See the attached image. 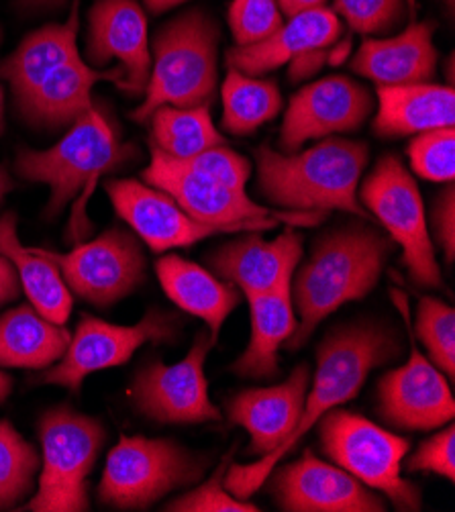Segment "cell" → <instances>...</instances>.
I'll list each match as a JSON object with an SVG mask.
<instances>
[{"label": "cell", "instance_id": "23", "mask_svg": "<svg viewBox=\"0 0 455 512\" xmlns=\"http://www.w3.org/2000/svg\"><path fill=\"white\" fill-rule=\"evenodd\" d=\"M290 282L286 280L276 288L260 294H249L251 335L245 351L231 366L239 378L270 380L278 376V351L294 333L298 321L292 309Z\"/></svg>", "mask_w": 455, "mask_h": 512}, {"label": "cell", "instance_id": "31", "mask_svg": "<svg viewBox=\"0 0 455 512\" xmlns=\"http://www.w3.org/2000/svg\"><path fill=\"white\" fill-rule=\"evenodd\" d=\"M221 96L223 127L233 135L254 133L282 111V94L272 80L247 76L235 68H229Z\"/></svg>", "mask_w": 455, "mask_h": 512}, {"label": "cell", "instance_id": "19", "mask_svg": "<svg viewBox=\"0 0 455 512\" xmlns=\"http://www.w3.org/2000/svg\"><path fill=\"white\" fill-rule=\"evenodd\" d=\"M309 376L307 366H298L278 386L243 390L225 400L229 423L251 437V455H268L294 431L305 408Z\"/></svg>", "mask_w": 455, "mask_h": 512}, {"label": "cell", "instance_id": "46", "mask_svg": "<svg viewBox=\"0 0 455 512\" xmlns=\"http://www.w3.org/2000/svg\"><path fill=\"white\" fill-rule=\"evenodd\" d=\"M11 386H13L11 376H7L3 370H0V402H3V400L9 396Z\"/></svg>", "mask_w": 455, "mask_h": 512}, {"label": "cell", "instance_id": "13", "mask_svg": "<svg viewBox=\"0 0 455 512\" xmlns=\"http://www.w3.org/2000/svg\"><path fill=\"white\" fill-rule=\"evenodd\" d=\"M207 333H198L184 360L174 366L151 362L133 384L131 396L139 411L158 423L194 425L221 421V411L209 398L205 376L207 353L213 347Z\"/></svg>", "mask_w": 455, "mask_h": 512}, {"label": "cell", "instance_id": "35", "mask_svg": "<svg viewBox=\"0 0 455 512\" xmlns=\"http://www.w3.org/2000/svg\"><path fill=\"white\" fill-rule=\"evenodd\" d=\"M284 23L278 0H233L229 27L237 47L256 45L274 35Z\"/></svg>", "mask_w": 455, "mask_h": 512}, {"label": "cell", "instance_id": "36", "mask_svg": "<svg viewBox=\"0 0 455 512\" xmlns=\"http://www.w3.org/2000/svg\"><path fill=\"white\" fill-rule=\"evenodd\" d=\"M233 459V451L223 457V462L215 470L209 482L198 486L196 490L172 500L166 504V510L172 512H258L260 508L247 500L235 498L225 488V474Z\"/></svg>", "mask_w": 455, "mask_h": 512}, {"label": "cell", "instance_id": "33", "mask_svg": "<svg viewBox=\"0 0 455 512\" xmlns=\"http://www.w3.org/2000/svg\"><path fill=\"white\" fill-rule=\"evenodd\" d=\"M417 335L427 347L435 368L449 380L455 376V313L445 302L425 296L419 302Z\"/></svg>", "mask_w": 455, "mask_h": 512}, {"label": "cell", "instance_id": "17", "mask_svg": "<svg viewBox=\"0 0 455 512\" xmlns=\"http://www.w3.org/2000/svg\"><path fill=\"white\" fill-rule=\"evenodd\" d=\"M88 60L96 68L119 62L125 72L117 84L123 92H145L151 54L147 19L135 0H96L88 15Z\"/></svg>", "mask_w": 455, "mask_h": 512}, {"label": "cell", "instance_id": "2", "mask_svg": "<svg viewBox=\"0 0 455 512\" xmlns=\"http://www.w3.org/2000/svg\"><path fill=\"white\" fill-rule=\"evenodd\" d=\"M258 192L274 207L298 213L345 211L368 219L358 188L368 145L325 137L305 151L284 153L268 145L256 151Z\"/></svg>", "mask_w": 455, "mask_h": 512}, {"label": "cell", "instance_id": "48", "mask_svg": "<svg viewBox=\"0 0 455 512\" xmlns=\"http://www.w3.org/2000/svg\"><path fill=\"white\" fill-rule=\"evenodd\" d=\"M5 127V94L3 88H0V131Z\"/></svg>", "mask_w": 455, "mask_h": 512}, {"label": "cell", "instance_id": "21", "mask_svg": "<svg viewBox=\"0 0 455 512\" xmlns=\"http://www.w3.org/2000/svg\"><path fill=\"white\" fill-rule=\"evenodd\" d=\"M339 37L341 19L331 9L319 7L288 17L274 35L256 45L229 49L227 64L247 76H264L302 54L335 45Z\"/></svg>", "mask_w": 455, "mask_h": 512}, {"label": "cell", "instance_id": "24", "mask_svg": "<svg viewBox=\"0 0 455 512\" xmlns=\"http://www.w3.org/2000/svg\"><path fill=\"white\" fill-rule=\"evenodd\" d=\"M123 68L94 70L78 56L49 74L37 90L19 105L21 115L41 127L72 125L80 115L92 109V88L96 82L123 80Z\"/></svg>", "mask_w": 455, "mask_h": 512}, {"label": "cell", "instance_id": "10", "mask_svg": "<svg viewBox=\"0 0 455 512\" xmlns=\"http://www.w3.org/2000/svg\"><path fill=\"white\" fill-rule=\"evenodd\" d=\"M358 200L374 213L392 243L400 245L409 278L423 288H441V272L427 231L421 192L400 160L384 156L358 188Z\"/></svg>", "mask_w": 455, "mask_h": 512}, {"label": "cell", "instance_id": "18", "mask_svg": "<svg viewBox=\"0 0 455 512\" xmlns=\"http://www.w3.org/2000/svg\"><path fill=\"white\" fill-rule=\"evenodd\" d=\"M105 188L117 215L154 251L188 247L219 233H233L192 219L170 194L139 180H109Z\"/></svg>", "mask_w": 455, "mask_h": 512}, {"label": "cell", "instance_id": "30", "mask_svg": "<svg viewBox=\"0 0 455 512\" xmlns=\"http://www.w3.org/2000/svg\"><path fill=\"white\" fill-rule=\"evenodd\" d=\"M147 121H151V145L176 160H190L200 151L225 145L223 135L213 125L211 105L160 107Z\"/></svg>", "mask_w": 455, "mask_h": 512}, {"label": "cell", "instance_id": "41", "mask_svg": "<svg viewBox=\"0 0 455 512\" xmlns=\"http://www.w3.org/2000/svg\"><path fill=\"white\" fill-rule=\"evenodd\" d=\"M337 43L331 45V47H325V49H315V51H309V54H302L298 56L296 60H292L288 66V76L290 80L294 82H300V80H307L311 78L313 74H317L327 62H335V54H337Z\"/></svg>", "mask_w": 455, "mask_h": 512}, {"label": "cell", "instance_id": "9", "mask_svg": "<svg viewBox=\"0 0 455 512\" xmlns=\"http://www.w3.org/2000/svg\"><path fill=\"white\" fill-rule=\"evenodd\" d=\"M207 462L170 439L121 437L107 457L98 498L121 510H143L196 482Z\"/></svg>", "mask_w": 455, "mask_h": 512}, {"label": "cell", "instance_id": "47", "mask_svg": "<svg viewBox=\"0 0 455 512\" xmlns=\"http://www.w3.org/2000/svg\"><path fill=\"white\" fill-rule=\"evenodd\" d=\"M64 0H21L23 7H58Z\"/></svg>", "mask_w": 455, "mask_h": 512}, {"label": "cell", "instance_id": "45", "mask_svg": "<svg viewBox=\"0 0 455 512\" xmlns=\"http://www.w3.org/2000/svg\"><path fill=\"white\" fill-rule=\"evenodd\" d=\"M13 190V180L11 176L7 174V170L0 168V202H3V198Z\"/></svg>", "mask_w": 455, "mask_h": 512}, {"label": "cell", "instance_id": "34", "mask_svg": "<svg viewBox=\"0 0 455 512\" xmlns=\"http://www.w3.org/2000/svg\"><path fill=\"white\" fill-rule=\"evenodd\" d=\"M409 160L413 170L431 182H453L455 178V131L439 127L415 135L409 143Z\"/></svg>", "mask_w": 455, "mask_h": 512}, {"label": "cell", "instance_id": "14", "mask_svg": "<svg viewBox=\"0 0 455 512\" xmlns=\"http://www.w3.org/2000/svg\"><path fill=\"white\" fill-rule=\"evenodd\" d=\"M39 251L60 268L74 294L96 306H109L125 298L145 278L141 247L123 229H109L68 253Z\"/></svg>", "mask_w": 455, "mask_h": 512}, {"label": "cell", "instance_id": "27", "mask_svg": "<svg viewBox=\"0 0 455 512\" xmlns=\"http://www.w3.org/2000/svg\"><path fill=\"white\" fill-rule=\"evenodd\" d=\"M76 39L78 0H74L68 23L47 25L27 35L13 54L0 64V78L11 84L17 107L37 90L49 74L80 56Z\"/></svg>", "mask_w": 455, "mask_h": 512}, {"label": "cell", "instance_id": "40", "mask_svg": "<svg viewBox=\"0 0 455 512\" xmlns=\"http://www.w3.org/2000/svg\"><path fill=\"white\" fill-rule=\"evenodd\" d=\"M433 225H435L437 243L445 251L447 264H453L455 260V192L451 182L447 190L441 192L437 198V204L433 209Z\"/></svg>", "mask_w": 455, "mask_h": 512}, {"label": "cell", "instance_id": "37", "mask_svg": "<svg viewBox=\"0 0 455 512\" xmlns=\"http://www.w3.org/2000/svg\"><path fill=\"white\" fill-rule=\"evenodd\" d=\"M404 7L407 0H333V13L366 37L394 29L404 17Z\"/></svg>", "mask_w": 455, "mask_h": 512}, {"label": "cell", "instance_id": "20", "mask_svg": "<svg viewBox=\"0 0 455 512\" xmlns=\"http://www.w3.org/2000/svg\"><path fill=\"white\" fill-rule=\"evenodd\" d=\"M302 255V235L286 227L276 239L247 235L209 255L211 268L245 296L260 294L292 280Z\"/></svg>", "mask_w": 455, "mask_h": 512}, {"label": "cell", "instance_id": "6", "mask_svg": "<svg viewBox=\"0 0 455 512\" xmlns=\"http://www.w3.org/2000/svg\"><path fill=\"white\" fill-rule=\"evenodd\" d=\"M39 439L43 470L37 494L23 508L35 512L88 510L86 480L105 445V425L70 406H58L41 417Z\"/></svg>", "mask_w": 455, "mask_h": 512}, {"label": "cell", "instance_id": "38", "mask_svg": "<svg viewBox=\"0 0 455 512\" xmlns=\"http://www.w3.org/2000/svg\"><path fill=\"white\" fill-rule=\"evenodd\" d=\"M180 162L188 164L190 168L207 174V176L215 178L217 182H221L233 190H239V192H245V184H247V178L251 172L249 162L243 156H239V153H235L233 149H227L225 145L205 149V151H200L198 156H194L190 160H180Z\"/></svg>", "mask_w": 455, "mask_h": 512}, {"label": "cell", "instance_id": "22", "mask_svg": "<svg viewBox=\"0 0 455 512\" xmlns=\"http://www.w3.org/2000/svg\"><path fill=\"white\" fill-rule=\"evenodd\" d=\"M433 33V23H411L394 37H366L351 68L378 86L429 82L437 68Z\"/></svg>", "mask_w": 455, "mask_h": 512}, {"label": "cell", "instance_id": "43", "mask_svg": "<svg viewBox=\"0 0 455 512\" xmlns=\"http://www.w3.org/2000/svg\"><path fill=\"white\" fill-rule=\"evenodd\" d=\"M323 3H325V0H278V7L282 11V15L292 17V15L305 13V11H311V9L325 7Z\"/></svg>", "mask_w": 455, "mask_h": 512}, {"label": "cell", "instance_id": "4", "mask_svg": "<svg viewBox=\"0 0 455 512\" xmlns=\"http://www.w3.org/2000/svg\"><path fill=\"white\" fill-rule=\"evenodd\" d=\"M133 153V145L121 143L115 121L92 105L54 147L45 151L21 149L15 168L23 180L49 186L52 196L45 215L58 217L82 190L88 192L100 176L121 168Z\"/></svg>", "mask_w": 455, "mask_h": 512}, {"label": "cell", "instance_id": "39", "mask_svg": "<svg viewBox=\"0 0 455 512\" xmlns=\"http://www.w3.org/2000/svg\"><path fill=\"white\" fill-rule=\"evenodd\" d=\"M409 472H433L449 482L455 480V429L447 427L427 439L407 462Z\"/></svg>", "mask_w": 455, "mask_h": 512}, {"label": "cell", "instance_id": "28", "mask_svg": "<svg viewBox=\"0 0 455 512\" xmlns=\"http://www.w3.org/2000/svg\"><path fill=\"white\" fill-rule=\"evenodd\" d=\"M0 255L15 266L33 309L45 319L64 325L72 313V294L64 284L62 272L37 247H25L19 241L13 213L0 217Z\"/></svg>", "mask_w": 455, "mask_h": 512}, {"label": "cell", "instance_id": "15", "mask_svg": "<svg viewBox=\"0 0 455 512\" xmlns=\"http://www.w3.org/2000/svg\"><path fill=\"white\" fill-rule=\"evenodd\" d=\"M372 109L370 90L345 76H329L302 86L288 105L280 147L284 153H294L309 141L356 131Z\"/></svg>", "mask_w": 455, "mask_h": 512}, {"label": "cell", "instance_id": "29", "mask_svg": "<svg viewBox=\"0 0 455 512\" xmlns=\"http://www.w3.org/2000/svg\"><path fill=\"white\" fill-rule=\"evenodd\" d=\"M70 339L64 325L23 304L0 317V366L45 370L62 360Z\"/></svg>", "mask_w": 455, "mask_h": 512}, {"label": "cell", "instance_id": "12", "mask_svg": "<svg viewBox=\"0 0 455 512\" xmlns=\"http://www.w3.org/2000/svg\"><path fill=\"white\" fill-rule=\"evenodd\" d=\"M390 296L409 329L407 296L400 290H392ZM409 339V362L382 376L378 384V411L392 427L404 431H431L451 423L455 415V400L447 378L419 351L411 329Z\"/></svg>", "mask_w": 455, "mask_h": 512}, {"label": "cell", "instance_id": "44", "mask_svg": "<svg viewBox=\"0 0 455 512\" xmlns=\"http://www.w3.org/2000/svg\"><path fill=\"white\" fill-rule=\"evenodd\" d=\"M145 7L151 11V13H166L182 3H186V0H143Z\"/></svg>", "mask_w": 455, "mask_h": 512}, {"label": "cell", "instance_id": "7", "mask_svg": "<svg viewBox=\"0 0 455 512\" xmlns=\"http://www.w3.org/2000/svg\"><path fill=\"white\" fill-rule=\"evenodd\" d=\"M143 180L170 194L192 219L231 231H264L280 223L315 225L325 219L323 213H278L262 207L245 192L233 190L188 164L170 158L156 145H151V162L143 170Z\"/></svg>", "mask_w": 455, "mask_h": 512}, {"label": "cell", "instance_id": "5", "mask_svg": "<svg viewBox=\"0 0 455 512\" xmlns=\"http://www.w3.org/2000/svg\"><path fill=\"white\" fill-rule=\"evenodd\" d=\"M219 27L202 11H188L168 23L154 39L143 105L131 113L147 121L160 107L211 105L217 88Z\"/></svg>", "mask_w": 455, "mask_h": 512}, {"label": "cell", "instance_id": "32", "mask_svg": "<svg viewBox=\"0 0 455 512\" xmlns=\"http://www.w3.org/2000/svg\"><path fill=\"white\" fill-rule=\"evenodd\" d=\"M39 455L9 421H0V510L17 506L33 488Z\"/></svg>", "mask_w": 455, "mask_h": 512}, {"label": "cell", "instance_id": "11", "mask_svg": "<svg viewBox=\"0 0 455 512\" xmlns=\"http://www.w3.org/2000/svg\"><path fill=\"white\" fill-rule=\"evenodd\" d=\"M174 333V319L160 311H147V315L131 327L111 325L107 321L84 315L62 360L52 370L37 376L33 382L58 384L78 394L82 382L90 374L123 366L143 343L172 341Z\"/></svg>", "mask_w": 455, "mask_h": 512}, {"label": "cell", "instance_id": "1", "mask_svg": "<svg viewBox=\"0 0 455 512\" xmlns=\"http://www.w3.org/2000/svg\"><path fill=\"white\" fill-rule=\"evenodd\" d=\"M402 351L398 335L378 323H358L333 331L317 351V374L311 394H307L305 408L294 431L268 455L254 464H229L225 474V488L239 500L256 494L280 459L290 453L296 443L305 437L319 419L356 396L366 378L378 366L394 360Z\"/></svg>", "mask_w": 455, "mask_h": 512}, {"label": "cell", "instance_id": "3", "mask_svg": "<svg viewBox=\"0 0 455 512\" xmlns=\"http://www.w3.org/2000/svg\"><path fill=\"white\" fill-rule=\"evenodd\" d=\"M390 251L392 239L364 225H347L325 235L296 274L292 304L300 319L286 347L300 349L339 306L370 294Z\"/></svg>", "mask_w": 455, "mask_h": 512}, {"label": "cell", "instance_id": "42", "mask_svg": "<svg viewBox=\"0 0 455 512\" xmlns=\"http://www.w3.org/2000/svg\"><path fill=\"white\" fill-rule=\"evenodd\" d=\"M19 276L15 266L5 258V255H0V306L15 300L19 296Z\"/></svg>", "mask_w": 455, "mask_h": 512}, {"label": "cell", "instance_id": "16", "mask_svg": "<svg viewBox=\"0 0 455 512\" xmlns=\"http://www.w3.org/2000/svg\"><path fill=\"white\" fill-rule=\"evenodd\" d=\"M280 510L288 512H384L386 502L358 478L305 451L272 480Z\"/></svg>", "mask_w": 455, "mask_h": 512}, {"label": "cell", "instance_id": "25", "mask_svg": "<svg viewBox=\"0 0 455 512\" xmlns=\"http://www.w3.org/2000/svg\"><path fill=\"white\" fill-rule=\"evenodd\" d=\"M455 92L453 86L400 84L378 86V115L374 131L380 137H407L423 131L453 127Z\"/></svg>", "mask_w": 455, "mask_h": 512}, {"label": "cell", "instance_id": "26", "mask_svg": "<svg viewBox=\"0 0 455 512\" xmlns=\"http://www.w3.org/2000/svg\"><path fill=\"white\" fill-rule=\"evenodd\" d=\"M156 272L166 294L182 311L205 321L213 343H217L223 323L241 300L237 286L217 280L211 272L182 260L180 255H166L156 264Z\"/></svg>", "mask_w": 455, "mask_h": 512}, {"label": "cell", "instance_id": "8", "mask_svg": "<svg viewBox=\"0 0 455 512\" xmlns=\"http://www.w3.org/2000/svg\"><path fill=\"white\" fill-rule=\"evenodd\" d=\"M321 447L329 459L372 490L384 492L398 510H419L421 492L402 480L400 468L411 443L366 417L331 408L319 419Z\"/></svg>", "mask_w": 455, "mask_h": 512}]
</instances>
